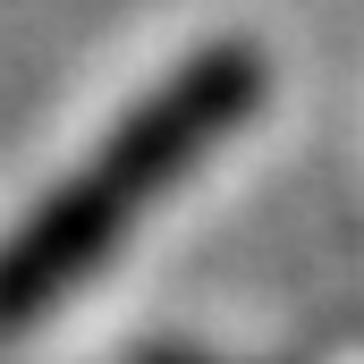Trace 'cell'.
I'll return each mask as SVG.
<instances>
[{"label": "cell", "mask_w": 364, "mask_h": 364, "mask_svg": "<svg viewBox=\"0 0 364 364\" xmlns=\"http://www.w3.org/2000/svg\"><path fill=\"white\" fill-rule=\"evenodd\" d=\"M136 364H212V356H186V348H144Z\"/></svg>", "instance_id": "7a4b0ae2"}, {"label": "cell", "mask_w": 364, "mask_h": 364, "mask_svg": "<svg viewBox=\"0 0 364 364\" xmlns=\"http://www.w3.org/2000/svg\"><path fill=\"white\" fill-rule=\"evenodd\" d=\"M263 93H272V60L255 43H237V34L229 43H203L195 60H178L68 178L0 237V339H17L43 314H60L136 237V220L203 153H220L263 110Z\"/></svg>", "instance_id": "6da1fadb"}]
</instances>
